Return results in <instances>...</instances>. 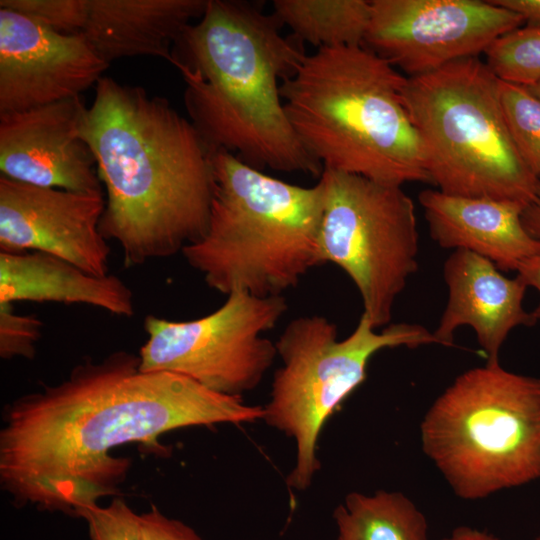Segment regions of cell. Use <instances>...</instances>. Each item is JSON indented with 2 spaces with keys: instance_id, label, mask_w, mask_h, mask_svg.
I'll use <instances>...</instances> for the list:
<instances>
[{
  "instance_id": "1",
  "label": "cell",
  "mask_w": 540,
  "mask_h": 540,
  "mask_svg": "<svg viewBox=\"0 0 540 540\" xmlns=\"http://www.w3.org/2000/svg\"><path fill=\"white\" fill-rule=\"evenodd\" d=\"M139 356L111 353L76 365L59 384L8 405L0 430V484L19 507L78 517L115 495L131 466L111 450L191 426L252 423L264 408L218 393L183 375L141 371Z\"/></svg>"
},
{
  "instance_id": "2",
  "label": "cell",
  "mask_w": 540,
  "mask_h": 540,
  "mask_svg": "<svg viewBox=\"0 0 540 540\" xmlns=\"http://www.w3.org/2000/svg\"><path fill=\"white\" fill-rule=\"evenodd\" d=\"M81 134L107 192L100 232L118 243L126 267L170 257L203 237L212 150L166 99L102 77Z\"/></svg>"
},
{
  "instance_id": "3",
  "label": "cell",
  "mask_w": 540,
  "mask_h": 540,
  "mask_svg": "<svg viewBox=\"0 0 540 540\" xmlns=\"http://www.w3.org/2000/svg\"><path fill=\"white\" fill-rule=\"evenodd\" d=\"M281 28L259 4L208 0L174 43L170 64L185 82L191 122L212 151L258 170L321 176L322 164L302 145L280 96L306 55Z\"/></svg>"
},
{
  "instance_id": "4",
  "label": "cell",
  "mask_w": 540,
  "mask_h": 540,
  "mask_svg": "<svg viewBox=\"0 0 540 540\" xmlns=\"http://www.w3.org/2000/svg\"><path fill=\"white\" fill-rule=\"evenodd\" d=\"M406 81L363 45L320 47L281 83L280 96L302 145L324 169L402 187L430 182L404 103Z\"/></svg>"
},
{
  "instance_id": "5",
  "label": "cell",
  "mask_w": 540,
  "mask_h": 540,
  "mask_svg": "<svg viewBox=\"0 0 540 540\" xmlns=\"http://www.w3.org/2000/svg\"><path fill=\"white\" fill-rule=\"evenodd\" d=\"M208 226L182 250L207 285L225 295L282 296L320 258L324 188L287 183L225 150L212 151Z\"/></svg>"
},
{
  "instance_id": "6",
  "label": "cell",
  "mask_w": 540,
  "mask_h": 540,
  "mask_svg": "<svg viewBox=\"0 0 540 540\" xmlns=\"http://www.w3.org/2000/svg\"><path fill=\"white\" fill-rule=\"evenodd\" d=\"M420 439L462 499L540 479V379L506 370L499 361L471 368L429 407Z\"/></svg>"
},
{
  "instance_id": "7",
  "label": "cell",
  "mask_w": 540,
  "mask_h": 540,
  "mask_svg": "<svg viewBox=\"0 0 540 540\" xmlns=\"http://www.w3.org/2000/svg\"><path fill=\"white\" fill-rule=\"evenodd\" d=\"M404 103L421 138L430 182L453 196L512 201L525 208L539 179L507 127L499 78L469 57L408 77Z\"/></svg>"
},
{
  "instance_id": "8",
  "label": "cell",
  "mask_w": 540,
  "mask_h": 540,
  "mask_svg": "<svg viewBox=\"0 0 540 540\" xmlns=\"http://www.w3.org/2000/svg\"><path fill=\"white\" fill-rule=\"evenodd\" d=\"M362 313L355 329L339 340L337 326L321 315L291 320L275 343V371L263 421L292 438L296 461L288 487L303 491L320 470L318 441L328 419L367 377L370 359L385 348L438 344L419 324L393 323L381 331Z\"/></svg>"
},
{
  "instance_id": "9",
  "label": "cell",
  "mask_w": 540,
  "mask_h": 540,
  "mask_svg": "<svg viewBox=\"0 0 540 540\" xmlns=\"http://www.w3.org/2000/svg\"><path fill=\"white\" fill-rule=\"evenodd\" d=\"M319 245L322 264L341 268L356 286L363 314L390 324L394 303L418 269L419 234L412 199L401 186L324 169Z\"/></svg>"
},
{
  "instance_id": "10",
  "label": "cell",
  "mask_w": 540,
  "mask_h": 540,
  "mask_svg": "<svg viewBox=\"0 0 540 540\" xmlns=\"http://www.w3.org/2000/svg\"><path fill=\"white\" fill-rule=\"evenodd\" d=\"M287 308L284 296L235 291L218 309L197 319L147 315L139 368L183 375L218 393L242 397L272 366L275 343L263 334L276 326Z\"/></svg>"
},
{
  "instance_id": "11",
  "label": "cell",
  "mask_w": 540,
  "mask_h": 540,
  "mask_svg": "<svg viewBox=\"0 0 540 540\" xmlns=\"http://www.w3.org/2000/svg\"><path fill=\"white\" fill-rule=\"evenodd\" d=\"M364 45L409 76L478 57L524 23L492 0H372Z\"/></svg>"
},
{
  "instance_id": "12",
  "label": "cell",
  "mask_w": 540,
  "mask_h": 540,
  "mask_svg": "<svg viewBox=\"0 0 540 540\" xmlns=\"http://www.w3.org/2000/svg\"><path fill=\"white\" fill-rule=\"evenodd\" d=\"M109 65L82 33L0 7V115L80 96Z\"/></svg>"
},
{
  "instance_id": "13",
  "label": "cell",
  "mask_w": 540,
  "mask_h": 540,
  "mask_svg": "<svg viewBox=\"0 0 540 540\" xmlns=\"http://www.w3.org/2000/svg\"><path fill=\"white\" fill-rule=\"evenodd\" d=\"M105 204L102 191L40 187L1 175V251L44 252L105 276L111 253L99 228Z\"/></svg>"
},
{
  "instance_id": "14",
  "label": "cell",
  "mask_w": 540,
  "mask_h": 540,
  "mask_svg": "<svg viewBox=\"0 0 540 540\" xmlns=\"http://www.w3.org/2000/svg\"><path fill=\"white\" fill-rule=\"evenodd\" d=\"M81 96L0 115V170L9 179L77 192L102 191L81 134Z\"/></svg>"
},
{
  "instance_id": "15",
  "label": "cell",
  "mask_w": 540,
  "mask_h": 540,
  "mask_svg": "<svg viewBox=\"0 0 540 540\" xmlns=\"http://www.w3.org/2000/svg\"><path fill=\"white\" fill-rule=\"evenodd\" d=\"M443 276L448 299L433 334L440 345H454V333L471 327L488 362L498 355L509 333L538 321L523 307L528 288L520 275L509 278L490 260L467 250H455L445 261Z\"/></svg>"
},
{
  "instance_id": "16",
  "label": "cell",
  "mask_w": 540,
  "mask_h": 540,
  "mask_svg": "<svg viewBox=\"0 0 540 540\" xmlns=\"http://www.w3.org/2000/svg\"><path fill=\"white\" fill-rule=\"evenodd\" d=\"M431 238L442 248L467 250L501 271H518L540 258V241L522 223L519 203L425 190L419 194Z\"/></svg>"
},
{
  "instance_id": "17",
  "label": "cell",
  "mask_w": 540,
  "mask_h": 540,
  "mask_svg": "<svg viewBox=\"0 0 540 540\" xmlns=\"http://www.w3.org/2000/svg\"><path fill=\"white\" fill-rule=\"evenodd\" d=\"M208 0H87L80 33L107 62L151 56L171 62L172 47Z\"/></svg>"
},
{
  "instance_id": "18",
  "label": "cell",
  "mask_w": 540,
  "mask_h": 540,
  "mask_svg": "<svg viewBox=\"0 0 540 540\" xmlns=\"http://www.w3.org/2000/svg\"><path fill=\"white\" fill-rule=\"evenodd\" d=\"M16 301L86 304L125 317L135 310L133 292L115 275H92L44 252L1 251L0 303Z\"/></svg>"
},
{
  "instance_id": "19",
  "label": "cell",
  "mask_w": 540,
  "mask_h": 540,
  "mask_svg": "<svg viewBox=\"0 0 540 540\" xmlns=\"http://www.w3.org/2000/svg\"><path fill=\"white\" fill-rule=\"evenodd\" d=\"M336 540H428L427 520L406 495L351 492L333 512Z\"/></svg>"
},
{
  "instance_id": "20",
  "label": "cell",
  "mask_w": 540,
  "mask_h": 540,
  "mask_svg": "<svg viewBox=\"0 0 540 540\" xmlns=\"http://www.w3.org/2000/svg\"><path fill=\"white\" fill-rule=\"evenodd\" d=\"M371 13L366 0H275L272 14L301 42L320 48L364 45Z\"/></svg>"
},
{
  "instance_id": "21",
  "label": "cell",
  "mask_w": 540,
  "mask_h": 540,
  "mask_svg": "<svg viewBox=\"0 0 540 540\" xmlns=\"http://www.w3.org/2000/svg\"><path fill=\"white\" fill-rule=\"evenodd\" d=\"M484 53L486 64L500 80L526 87L540 81V27L514 29Z\"/></svg>"
},
{
  "instance_id": "22",
  "label": "cell",
  "mask_w": 540,
  "mask_h": 540,
  "mask_svg": "<svg viewBox=\"0 0 540 540\" xmlns=\"http://www.w3.org/2000/svg\"><path fill=\"white\" fill-rule=\"evenodd\" d=\"M499 95L513 142L527 167L540 180V98L526 86L500 79Z\"/></svg>"
},
{
  "instance_id": "23",
  "label": "cell",
  "mask_w": 540,
  "mask_h": 540,
  "mask_svg": "<svg viewBox=\"0 0 540 540\" xmlns=\"http://www.w3.org/2000/svg\"><path fill=\"white\" fill-rule=\"evenodd\" d=\"M78 518L86 521L90 540H143L140 515L121 498L106 507L90 504L79 511Z\"/></svg>"
},
{
  "instance_id": "24",
  "label": "cell",
  "mask_w": 540,
  "mask_h": 540,
  "mask_svg": "<svg viewBox=\"0 0 540 540\" xmlns=\"http://www.w3.org/2000/svg\"><path fill=\"white\" fill-rule=\"evenodd\" d=\"M0 7L22 13L62 34L80 33L87 0H1Z\"/></svg>"
},
{
  "instance_id": "25",
  "label": "cell",
  "mask_w": 540,
  "mask_h": 540,
  "mask_svg": "<svg viewBox=\"0 0 540 540\" xmlns=\"http://www.w3.org/2000/svg\"><path fill=\"white\" fill-rule=\"evenodd\" d=\"M42 326L37 316L17 314L12 303H0V357L33 359Z\"/></svg>"
},
{
  "instance_id": "26",
  "label": "cell",
  "mask_w": 540,
  "mask_h": 540,
  "mask_svg": "<svg viewBox=\"0 0 540 540\" xmlns=\"http://www.w3.org/2000/svg\"><path fill=\"white\" fill-rule=\"evenodd\" d=\"M140 525L143 540H203L192 527L167 517L155 505L140 514Z\"/></svg>"
},
{
  "instance_id": "27",
  "label": "cell",
  "mask_w": 540,
  "mask_h": 540,
  "mask_svg": "<svg viewBox=\"0 0 540 540\" xmlns=\"http://www.w3.org/2000/svg\"><path fill=\"white\" fill-rule=\"evenodd\" d=\"M520 15L526 26L540 27V0H492Z\"/></svg>"
},
{
  "instance_id": "28",
  "label": "cell",
  "mask_w": 540,
  "mask_h": 540,
  "mask_svg": "<svg viewBox=\"0 0 540 540\" xmlns=\"http://www.w3.org/2000/svg\"><path fill=\"white\" fill-rule=\"evenodd\" d=\"M522 223L526 231L540 241V180L535 199L522 213Z\"/></svg>"
},
{
  "instance_id": "29",
  "label": "cell",
  "mask_w": 540,
  "mask_h": 540,
  "mask_svg": "<svg viewBox=\"0 0 540 540\" xmlns=\"http://www.w3.org/2000/svg\"><path fill=\"white\" fill-rule=\"evenodd\" d=\"M517 274L522 277L528 287L535 288L540 294V258L522 265ZM531 313L537 321L540 320V302Z\"/></svg>"
},
{
  "instance_id": "30",
  "label": "cell",
  "mask_w": 540,
  "mask_h": 540,
  "mask_svg": "<svg viewBox=\"0 0 540 540\" xmlns=\"http://www.w3.org/2000/svg\"><path fill=\"white\" fill-rule=\"evenodd\" d=\"M442 540H499L494 534L470 526H459Z\"/></svg>"
},
{
  "instance_id": "31",
  "label": "cell",
  "mask_w": 540,
  "mask_h": 540,
  "mask_svg": "<svg viewBox=\"0 0 540 540\" xmlns=\"http://www.w3.org/2000/svg\"><path fill=\"white\" fill-rule=\"evenodd\" d=\"M534 95H536L538 98H540V81L535 83L534 85H531L527 87Z\"/></svg>"
},
{
  "instance_id": "32",
  "label": "cell",
  "mask_w": 540,
  "mask_h": 540,
  "mask_svg": "<svg viewBox=\"0 0 540 540\" xmlns=\"http://www.w3.org/2000/svg\"><path fill=\"white\" fill-rule=\"evenodd\" d=\"M534 540H540V535H538Z\"/></svg>"
}]
</instances>
